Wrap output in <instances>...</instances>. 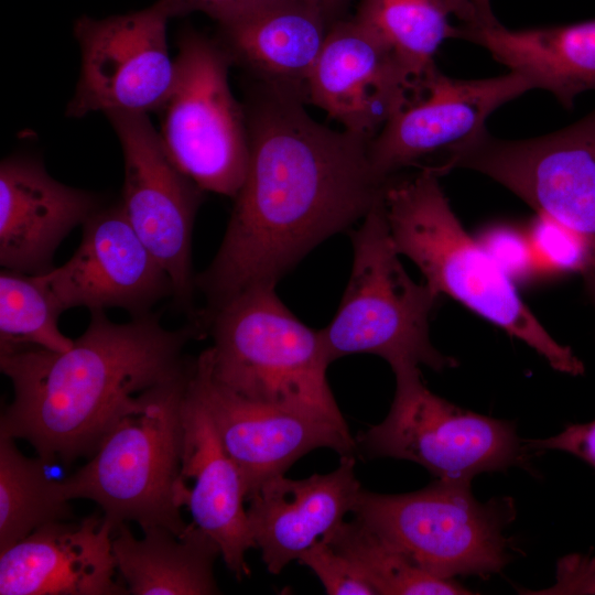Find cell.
<instances>
[{"label": "cell", "instance_id": "1", "mask_svg": "<svg viewBox=\"0 0 595 595\" xmlns=\"http://www.w3.org/2000/svg\"><path fill=\"white\" fill-rule=\"evenodd\" d=\"M302 97L262 85L246 111L249 160L220 247L195 277L210 313L277 284L304 256L361 220L383 194L371 139L315 121Z\"/></svg>", "mask_w": 595, "mask_h": 595}, {"label": "cell", "instance_id": "2", "mask_svg": "<svg viewBox=\"0 0 595 595\" xmlns=\"http://www.w3.org/2000/svg\"><path fill=\"white\" fill-rule=\"evenodd\" d=\"M90 314L67 350L0 355L13 389L0 434L25 440L46 465L93 454L131 397L187 369L184 348L203 333L197 324L169 329L153 313L127 323L112 322L105 311Z\"/></svg>", "mask_w": 595, "mask_h": 595}, {"label": "cell", "instance_id": "3", "mask_svg": "<svg viewBox=\"0 0 595 595\" xmlns=\"http://www.w3.org/2000/svg\"><path fill=\"white\" fill-rule=\"evenodd\" d=\"M439 177L423 166L385 185L386 219L397 252L412 260L440 295L453 298L522 340L553 369L582 375V361L547 332L498 261L463 228Z\"/></svg>", "mask_w": 595, "mask_h": 595}, {"label": "cell", "instance_id": "4", "mask_svg": "<svg viewBox=\"0 0 595 595\" xmlns=\"http://www.w3.org/2000/svg\"><path fill=\"white\" fill-rule=\"evenodd\" d=\"M214 381L251 401L347 426L326 377L328 358L321 329L300 321L274 284L252 286L201 315Z\"/></svg>", "mask_w": 595, "mask_h": 595}, {"label": "cell", "instance_id": "5", "mask_svg": "<svg viewBox=\"0 0 595 595\" xmlns=\"http://www.w3.org/2000/svg\"><path fill=\"white\" fill-rule=\"evenodd\" d=\"M131 397L105 430L93 457L56 480L58 496L89 499L113 523L188 527L175 504L183 445V407L192 369Z\"/></svg>", "mask_w": 595, "mask_h": 595}, {"label": "cell", "instance_id": "6", "mask_svg": "<svg viewBox=\"0 0 595 595\" xmlns=\"http://www.w3.org/2000/svg\"><path fill=\"white\" fill-rule=\"evenodd\" d=\"M353 267L339 307L321 329L331 363L353 354L383 358L392 371L457 366L431 343L430 316L441 295L416 283L400 263L390 238L383 194L350 231Z\"/></svg>", "mask_w": 595, "mask_h": 595}, {"label": "cell", "instance_id": "7", "mask_svg": "<svg viewBox=\"0 0 595 595\" xmlns=\"http://www.w3.org/2000/svg\"><path fill=\"white\" fill-rule=\"evenodd\" d=\"M515 511L510 498L480 502L470 483L435 479L400 495L361 488L351 512L428 573L453 578L504 569L511 555L504 529Z\"/></svg>", "mask_w": 595, "mask_h": 595}, {"label": "cell", "instance_id": "8", "mask_svg": "<svg viewBox=\"0 0 595 595\" xmlns=\"http://www.w3.org/2000/svg\"><path fill=\"white\" fill-rule=\"evenodd\" d=\"M170 91L156 111L160 139L175 165L204 192L235 197L246 176L245 109L235 99L232 64L218 41L183 30Z\"/></svg>", "mask_w": 595, "mask_h": 595}, {"label": "cell", "instance_id": "9", "mask_svg": "<svg viewBox=\"0 0 595 595\" xmlns=\"http://www.w3.org/2000/svg\"><path fill=\"white\" fill-rule=\"evenodd\" d=\"M396 392L386 419L356 439L369 458L422 465L436 479L467 482L480 473L523 465L529 448L515 424L475 413L428 389L419 367L394 370Z\"/></svg>", "mask_w": 595, "mask_h": 595}, {"label": "cell", "instance_id": "10", "mask_svg": "<svg viewBox=\"0 0 595 595\" xmlns=\"http://www.w3.org/2000/svg\"><path fill=\"white\" fill-rule=\"evenodd\" d=\"M181 12L172 0L102 19L79 17L74 36L80 71L65 115L149 113L165 100L175 73L167 45V24Z\"/></svg>", "mask_w": 595, "mask_h": 595}, {"label": "cell", "instance_id": "11", "mask_svg": "<svg viewBox=\"0 0 595 595\" xmlns=\"http://www.w3.org/2000/svg\"><path fill=\"white\" fill-rule=\"evenodd\" d=\"M105 116L123 154L121 207L137 235L169 274L174 303L192 313L196 288L192 236L204 191L169 156L149 113L113 111Z\"/></svg>", "mask_w": 595, "mask_h": 595}, {"label": "cell", "instance_id": "12", "mask_svg": "<svg viewBox=\"0 0 595 595\" xmlns=\"http://www.w3.org/2000/svg\"><path fill=\"white\" fill-rule=\"evenodd\" d=\"M191 383L240 473L247 500L313 450L326 447L340 456L357 452L348 426L251 401L218 385L207 349L193 361Z\"/></svg>", "mask_w": 595, "mask_h": 595}, {"label": "cell", "instance_id": "13", "mask_svg": "<svg viewBox=\"0 0 595 595\" xmlns=\"http://www.w3.org/2000/svg\"><path fill=\"white\" fill-rule=\"evenodd\" d=\"M533 89L521 75L463 80L434 71L423 87L382 126L369 144L372 171L387 182L401 169L450 151L486 128L501 105Z\"/></svg>", "mask_w": 595, "mask_h": 595}, {"label": "cell", "instance_id": "14", "mask_svg": "<svg viewBox=\"0 0 595 595\" xmlns=\"http://www.w3.org/2000/svg\"><path fill=\"white\" fill-rule=\"evenodd\" d=\"M41 277L63 312L116 307L136 317L173 296L169 274L134 231L120 202L93 213L83 224L74 255Z\"/></svg>", "mask_w": 595, "mask_h": 595}, {"label": "cell", "instance_id": "15", "mask_svg": "<svg viewBox=\"0 0 595 595\" xmlns=\"http://www.w3.org/2000/svg\"><path fill=\"white\" fill-rule=\"evenodd\" d=\"M355 18L332 23L307 85V101L345 129L372 139L422 86Z\"/></svg>", "mask_w": 595, "mask_h": 595}, {"label": "cell", "instance_id": "16", "mask_svg": "<svg viewBox=\"0 0 595 595\" xmlns=\"http://www.w3.org/2000/svg\"><path fill=\"white\" fill-rule=\"evenodd\" d=\"M104 515L52 521L0 551L1 595H126Z\"/></svg>", "mask_w": 595, "mask_h": 595}, {"label": "cell", "instance_id": "17", "mask_svg": "<svg viewBox=\"0 0 595 595\" xmlns=\"http://www.w3.org/2000/svg\"><path fill=\"white\" fill-rule=\"evenodd\" d=\"M174 499L177 507H186L193 522L216 541L226 566L236 578L249 576L246 553L256 548V542L244 508L242 479L192 387L191 374L183 407L182 457Z\"/></svg>", "mask_w": 595, "mask_h": 595}, {"label": "cell", "instance_id": "18", "mask_svg": "<svg viewBox=\"0 0 595 595\" xmlns=\"http://www.w3.org/2000/svg\"><path fill=\"white\" fill-rule=\"evenodd\" d=\"M88 191L53 178L43 163L11 155L0 164V264L26 274L54 268L65 237L101 207Z\"/></svg>", "mask_w": 595, "mask_h": 595}, {"label": "cell", "instance_id": "19", "mask_svg": "<svg viewBox=\"0 0 595 595\" xmlns=\"http://www.w3.org/2000/svg\"><path fill=\"white\" fill-rule=\"evenodd\" d=\"M361 486L353 455L342 456L336 469L303 479L280 476L248 500L256 547L271 574L282 570L323 539L353 511Z\"/></svg>", "mask_w": 595, "mask_h": 595}, {"label": "cell", "instance_id": "20", "mask_svg": "<svg viewBox=\"0 0 595 595\" xmlns=\"http://www.w3.org/2000/svg\"><path fill=\"white\" fill-rule=\"evenodd\" d=\"M217 24L232 64L307 101L309 79L332 25L320 9L304 0H259Z\"/></svg>", "mask_w": 595, "mask_h": 595}, {"label": "cell", "instance_id": "21", "mask_svg": "<svg viewBox=\"0 0 595 595\" xmlns=\"http://www.w3.org/2000/svg\"><path fill=\"white\" fill-rule=\"evenodd\" d=\"M462 40L486 48L567 109L577 95L595 90V19L526 30H509L498 21L474 23L464 26Z\"/></svg>", "mask_w": 595, "mask_h": 595}, {"label": "cell", "instance_id": "22", "mask_svg": "<svg viewBox=\"0 0 595 595\" xmlns=\"http://www.w3.org/2000/svg\"><path fill=\"white\" fill-rule=\"evenodd\" d=\"M112 551L117 571L133 595L219 594L214 564L221 552L193 521L182 534L154 524L137 539L127 523L116 527Z\"/></svg>", "mask_w": 595, "mask_h": 595}, {"label": "cell", "instance_id": "23", "mask_svg": "<svg viewBox=\"0 0 595 595\" xmlns=\"http://www.w3.org/2000/svg\"><path fill=\"white\" fill-rule=\"evenodd\" d=\"M354 18L415 84L437 69L434 55L445 40L462 39L463 26L484 22L470 0H361Z\"/></svg>", "mask_w": 595, "mask_h": 595}, {"label": "cell", "instance_id": "24", "mask_svg": "<svg viewBox=\"0 0 595 595\" xmlns=\"http://www.w3.org/2000/svg\"><path fill=\"white\" fill-rule=\"evenodd\" d=\"M45 465L23 455L14 439L0 434V551L43 524L69 517L68 501L58 496Z\"/></svg>", "mask_w": 595, "mask_h": 595}, {"label": "cell", "instance_id": "25", "mask_svg": "<svg viewBox=\"0 0 595 595\" xmlns=\"http://www.w3.org/2000/svg\"><path fill=\"white\" fill-rule=\"evenodd\" d=\"M361 571L376 594H472L454 578L434 576L357 518L343 521L323 538Z\"/></svg>", "mask_w": 595, "mask_h": 595}, {"label": "cell", "instance_id": "26", "mask_svg": "<svg viewBox=\"0 0 595 595\" xmlns=\"http://www.w3.org/2000/svg\"><path fill=\"white\" fill-rule=\"evenodd\" d=\"M63 311L41 274L0 272V355L30 348L67 350L74 343L60 329Z\"/></svg>", "mask_w": 595, "mask_h": 595}, {"label": "cell", "instance_id": "27", "mask_svg": "<svg viewBox=\"0 0 595 595\" xmlns=\"http://www.w3.org/2000/svg\"><path fill=\"white\" fill-rule=\"evenodd\" d=\"M298 561L314 572L329 595L376 594L355 563L323 539L305 550Z\"/></svg>", "mask_w": 595, "mask_h": 595}, {"label": "cell", "instance_id": "28", "mask_svg": "<svg viewBox=\"0 0 595 595\" xmlns=\"http://www.w3.org/2000/svg\"><path fill=\"white\" fill-rule=\"evenodd\" d=\"M537 227L541 247L552 262L561 269L584 274L587 255L580 239L566 228L544 216H541Z\"/></svg>", "mask_w": 595, "mask_h": 595}, {"label": "cell", "instance_id": "29", "mask_svg": "<svg viewBox=\"0 0 595 595\" xmlns=\"http://www.w3.org/2000/svg\"><path fill=\"white\" fill-rule=\"evenodd\" d=\"M526 444L529 451L556 450L570 453L595 468V419L586 423L570 424L554 436Z\"/></svg>", "mask_w": 595, "mask_h": 595}, {"label": "cell", "instance_id": "30", "mask_svg": "<svg viewBox=\"0 0 595 595\" xmlns=\"http://www.w3.org/2000/svg\"><path fill=\"white\" fill-rule=\"evenodd\" d=\"M178 8L181 15L192 12H202L220 22L259 0H172Z\"/></svg>", "mask_w": 595, "mask_h": 595}, {"label": "cell", "instance_id": "31", "mask_svg": "<svg viewBox=\"0 0 595 595\" xmlns=\"http://www.w3.org/2000/svg\"><path fill=\"white\" fill-rule=\"evenodd\" d=\"M320 9L333 23L339 19V13L347 0H304Z\"/></svg>", "mask_w": 595, "mask_h": 595}, {"label": "cell", "instance_id": "32", "mask_svg": "<svg viewBox=\"0 0 595 595\" xmlns=\"http://www.w3.org/2000/svg\"><path fill=\"white\" fill-rule=\"evenodd\" d=\"M475 6L485 23L496 22V18L490 8V0H470Z\"/></svg>", "mask_w": 595, "mask_h": 595}]
</instances>
